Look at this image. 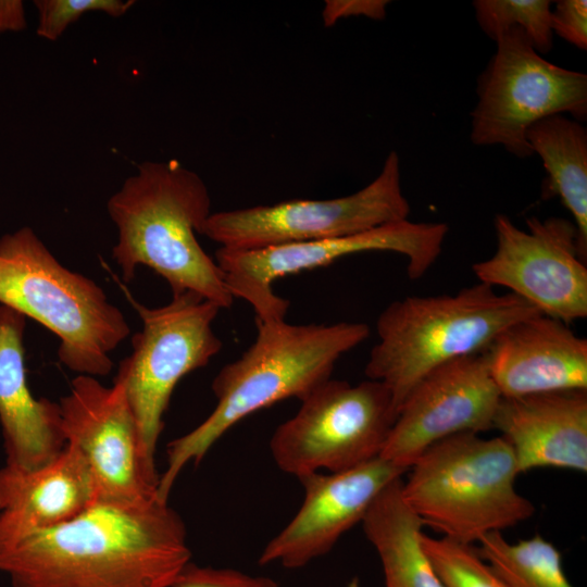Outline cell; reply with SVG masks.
Listing matches in <instances>:
<instances>
[{"instance_id": "cb8c5ba5", "label": "cell", "mask_w": 587, "mask_h": 587, "mask_svg": "<svg viewBox=\"0 0 587 587\" xmlns=\"http://www.w3.org/2000/svg\"><path fill=\"white\" fill-rule=\"evenodd\" d=\"M421 542L444 587H505L472 545L424 533Z\"/></svg>"}, {"instance_id": "ffe728a7", "label": "cell", "mask_w": 587, "mask_h": 587, "mask_svg": "<svg viewBox=\"0 0 587 587\" xmlns=\"http://www.w3.org/2000/svg\"><path fill=\"white\" fill-rule=\"evenodd\" d=\"M402 479L389 484L361 521L379 558L385 587H444L423 546L422 521L405 503Z\"/></svg>"}, {"instance_id": "8fae6325", "label": "cell", "mask_w": 587, "mask_h": 587, "mask_svg": "<svg viewBox=\"0 0 587 587\" xmlns=\"http://www.w3.org/2000/svg\"><path fill=\"white\" fill-rule=\"evenodd\" d=\"M410 211L400 159L390 151L379 174L354 193L211 213L201 235L226 249H261L359 234L408 220Z\"/></svg>"}, {"instance_id": "484cf974", "label": "cell", "mask_w": 587, "mask_h": 587, "mask_svg": "<svg viewBox=\"0 0 587 587\" xmlns=\"http://www.w3.org/2000/svg\"><path fill=\"white\" fill-rule=\"evenodd\" d=\"M170 587H279L266 576H252L233 569L199 566L189 562Z\"/></svg>"}, {"instance_id": "5bb4252c", "label": "cell", "mask_w": 587, "mask_h": 587, "mask_svg": "<svg viewBox=\"0 0 587 587\" xmlns=\"http://www.w3.org/2000/svg\"><path fill=\"white\" fill-rule=\"evenodd\" d=\"M500 399L482 352L448 362L405 397L379 457L409 471L434 444L491 429Z\"/></svg>"}, {"instance_id": "277c9868", "label": "cell", "mask_w": 587, "mask_h": 587, "mask_svg": "<svg viewBox=\"0 0 587 587\" xmlns=\"http://www.w3.org/2000/svg\"><path fill=\"white\" fill-rule=\"evenodd\" d=\"M538 313L522 298L479 282L454 295L395 300L376 321L377 342L364 374L387 387L398 413L425 375L483 352L505 327Z\"/></svg>"}, {"instance_id": "9a60e30c", "label": "cell", "mask_w": 587, "mask_h": 587, "mask_svg": "<svg viewBox=\"0 0 587 587\" xmlns=\"http://www.w3.org/2000/svg\"><path fill=\"white\" fill-rule=\"evenodd\" d=\"M407 471L377 457L355 467L298 478L303 502L294 519L264 547L259 564L299 569L329 552L361 523L375 498Z\"/></svg>"}, {"instance_id": "7402d4cb", "label": "cell", "mask_w": 587, "mask_h": 587, "mask_svg": "<svg viewBox=\"0 0 587 587\" xmlns=\"http://www.w3.org/2000/svg\"><path fill=\"white\" fill-rule=\"evenodd\" d=\"M478 544V553L505 587H573L560 551L540 535L511 544L502 533L495 532Z\"/></svg>"}, {"instance_id": "d4e9b609", "label": "cell", "mask_w": 587, "mask_h": 587, "mask_svg": "<svg viewBox=\"0 0 587 587\" xmlns=\"http://www.w3.org/2000/svg\"><path fill=\"white\" fill-rule=\"evenodd\" d=\"M36 33L47 40H58L66 28L89 12H103L112 17L124 15L134 0H36Z\"/></svg>"}, {"instance_id": "7a4b0ae2", "label": "cell", "mask_w": 587, "mask_h": 587, "mask_svg": "<svg viewBox=\"0 0 587 587\" xmlns=\"http://www.w3.org/2000/svg\"><path fill=\"white\" fill-rule=\"evenodd\" d=\"M257 336L237 360L224 365L212 382L217 400L211 414L189 433L167 445V465L157 496L168 501L186 464L201 462L210 448L246 416L272 404L300 401L329 379L336 362L370 335L359 322L290 324L255 321Z\"/></svg>"}, {"instance_id": "52a82bcc", "label": "cell", "mask_w": 587, "mask_h": 587, "mask_svg": "<svg viewBox=\"0 0 587 587\" xmlns=\"http://www.w3.org/2000/svg\"><path fill=\"white\" fill-rule=\"evenodd\" d=\"M132 303L142 328L132 337V352L120 362L113 382L123 387L145 458L155 466L163 416L177 383L208 365L223 347L212 327L221 309L189 291L159 308Z\"/></svg>"}, {"instance_id": "9c48e42d", "label": "cell", "mask_w": 587, "mask_h": 587, "mask_svg": "<svg viewBox=\"0 0 587 587\" xmlns=\"http://www.w3.org/2000/svg\"><path fill=\"white\" fill-rule=\"evenodd\" d=\"M397 414L383 383L367 378L351 385L330 377L277 426L271 453L283 472L297 478L322 469L346 471L379 457Z\"/></svg>"}, {"instance_id": "44dd1931", "label": "cell", "mask_w": 587, "mask_h": 587, "mask_svg": "<svg viewBox=\"0 0 587 587\" xmlns=\"http://www.w3.org/2000/svg\"><path fill=\"white\" fill-rule=\"evenodd\" d=\"M547 173L541 195L558 196L573 216L582 257L587 258V129L565 114L534 123L526 132Z\"/></svg>"}, {"instance_id": "603a6c76", "label": "cell", "mask_w": 587, "mask_h": 587, "mask_svg": "<svg viewBox=\"0 0 587 587\" xmlns=\"http://www.w3.org/2000/svg\"><path fill=\"white\" fill-rule=\"evenodd\" d=\"M473 7L478 26L491 40L496 41L505 30L519 27L539 54L552 49L551 1L475 0Z\"/></svg>"}, {"instance_id": "5b68a950", "label": "cell", "mask_w": 587, "mask_h": 587, "mask_svg": "<svg viewBox=\"0 0 587 587\" xmlns=\"http://www.w3.org/2000/svg\"><path fill=\"white\" fill-rule=\"evenodd\" d=\"M0 304L58 336L60 362L78 375H108L111 352L130 334L105 291L61 264L27 226L0 238Z\"/></svg>"}, {"instance_id": "ba28073f", "label": "cell", "mask_w": 587, "mask_h": 587, "mask_svg": "<svg viewBox=\"0 0 587 587\" xmlns=\"http://www.w3.org/2000/svg\"><path fill=\"white\" fill-rule=\"evenodd\" d=\"M477 78L470 139L478 147L501 146L525 159L534 153L527 129L537 121L565 114L587 118V75L541 57L519 27L505 30Z\"/></svg>"}, {"instance_id": "3957f363", "label": "cell", "mask_w": 587, "mask_h": 587, "mask_svg": "<svg viewBox=\"0 0 587 587\" xmlns=\"http://www.w3.org/2000/svg\"><path fill=\"white\" fill-rule=\"evenodd\" d=\"M117 229L112 258L128 283L140 265L163 277L173 295L195 292L221 310L234 303L223 274L197 234L211 215L202 178L177 160L146 161L107 202Z\"/></svg>"}, {"instance_id": "f1b7e54d", "label": "cell", "mask_w": 587, "mask_h": 587, "mask_svg": "<svg viewBox=\"0 0 587 587\" xmlns=\"http://www.w3.org/2000/svg\"><path fill=\"white\" fill-rule=\"evenodd\" d=\"M26 27L25 9L22 1L0 0V35L20 32Z\"/></svg>"}, {"instance_id": "ac0fdd59", "label": "cell", "mask_w": 587, "mask_h": 587, "mask_svg": "<svg viewBox=\"0 0 587 587\" xmlns=\"http://www.w3.org/2000/svg\"><path fill=\"white\" fill-rule=\"evenodd\" d=\"M26 317L0 304V426L5 464L28 471L51 462L65 447L59 403L36 398L27 384Z\"/></svg>"}, {"instance_id": "4316f807", "label": "cell", "mask_w": 587, "mask_h": 587, "mask_svg": "<svg viewBox=\"0 0 587 587\" xmlns=\"http://www.w3.org/2000/svg\"><path fill=\"white\" fill-rule=\"evenodd\" d=\"M551 29L580 50L587 49V1L559 0L551 10Z\"/></svg>"}, {"instance_id": "8992f818", "label": "cell", "mask_w": 587, "mask_h": 587, "mask_svg": "<svg viewBox=\"0 0 587 587\" xmlns=\"http://www.w3.org/2000/svg\"><path fill=\"white\" fill-rule=\"evenodd\" d=\"M401 494L424 526L472 545L526 521L535 507L515 488L513 451L500 436L462 433L426 449L410 466Z\"/></svg>"}, {"instance_id": "30bf717a", "label": "cell", "mask_w": 587, "mask_h": 587, "mask_svg": "<svg viewBox=\"0 0 587 587\" xmlns=\"http://www.w3.org/2000/svg\"><path fill=\"white\" fill-rule=\"evenodd\" d=\"M448 230L446 223L404 220L344 237L251 250L220 247L214 260L234 299L249 303L255 321H280L290 302L274 291L277 279L367 251L404 255L409 278L417 279L440 255Z\"/></svg>"}, {"instance_id": "e0dca14e", "label": "cell", "mask_w": 587, "mask_h": 587, "mask_svg": "<svg viewBox=\"0 0 587 587\" xmlns=\"http://www.w3.org/2000/svg\"><path fill=\"white\" fill-rule=\"evenodd\" d=\"M519 474L537 467L587 471V390L501 397L492 422Z\"/></svg>"}, {"instance_id": "2e32d148", "label": "cell", "mask_w": 587, "mask_h": 587, "mask_svg": "<svg viewBox=\"0 0 587 587\" xmlns=\"http://www.w3.org/2000/svg\"><path fill=\"white\" fill-rule=\"evenodd\" d=\"M482 354L503 398L587 390V339L542 313L505 327Z\"/></svg>"}, {"instance_id": "7c38bea8", "label": "cell", "mask_w": 587, "mask_h": 587, "mask_svg": "<svg viewBox=\"0 0 587 587\" xmlns=\"http://www.w3.org/2000/svg\"><path fill=\"white\" fill-rule=\"evenodd\" d=\"M519 228L495 215V253L474 263L479 283L500 286L540 313L570 324L587 317V267L575 224L562 217L526 220Z\"/></svg>"}, {"instance_id": "4fadbf2b", "label": "cell", "mask_w": 587, "mask_h": 587, "mask_svg": "<svg viewBox=\"0 0 587 587\" xmlns=\"http://www.w3.org/2000/svg\"><path fill=\"white\" fill-rule=\"evenodd\" d=\"M65 445L83 457L93 478L97 502L133 507L158 498L159 475L141 449L123 387L77 375L59 402Z\"/></svg>"}, {"instance_id": "83f0119b", "label": "cell", "mask_w": 587, "mask_h": 587, "mask_svg": "<svg viewBox=\"0 0 587 587\" xmlns=\"http://www.w3.org/2000/svg\"><path fill=\"white\" fill-rule=\"evenodd\" d=\"M389 3L387 0H328L325 1L322 18L327 27L341 18L352 16L383 20Z\"/></svg>"}, {"instance_id": "6da1fadb", "label": "cell", "mask_w": 587, "mask_h": 587, "mask_svg": "<svg viewBox=\"0 0 587 587\" xmlns=\"http://www.w3.org/2000/svg\"><path fill=\"white\" fill-rule=\"evenodd\" d=\"M168 501L95 502L60 525L0 535V573L13 587H170L190 562Z\"/></svg>"}, {"instance_id": "f546056e", "label": "cell", "mask_w": 587, "mask_h": 587, "mask_svg": "<svg viewBox=\"0 0 587 587\" xmlns=\"http://www.w3.org/2000/svg\"><path fill=\"white\" fill-rule=\"evenodd\" d=\"M349 587H362L358 580L350 583Z\"/></svg>"}, {"instance_id": "d6986e66", "label": "cell", "mask_w": 587, "mask_h": 587, "mask_svg": "<svg viewBox=\"0 0 587 587\" xmlns=\"http://www.w3.org/2000/svg\"><path fill=\"white\" fill-rule=\"evenodd\" d=\"M97 502L91 473L72 446L34 470L0 467V535L50 528Z\"/></svg>"}]
</instances>
